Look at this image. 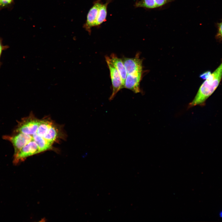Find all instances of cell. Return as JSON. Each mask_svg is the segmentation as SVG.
Segmentation results:
<instances>
[{
  "label": "cell",
  "mask_w": 222,
  "mask_h": 222,
  "mask_svg": "<svg viewBox=\"0 0 222 222\" xmlns=\"http://www.w3.org/2000/svg\"><path fill=\"white\" fill-rule=\"evenodd\" d=\"M222 77V62L200 86L195 97L189 104L188 108L197 105H204L206 100L212 94L218 86Z\"/></svg>",
  "instance_id": "1"
},
{
  "label": "cell",
  "mask_w": 222,
  "mask_h": 222,
  "mask_svg": "<svg viewBox=\"0 0 222 222\" xmlns=\"http://www.w3.org/2000/svg\"><path fill=\"white\" fill-rule=\"evenodd\" d=\"M40 120L32 113L23 118L19 121L14 130V133L20 132L31 135L37 130Z\"/></svg>",
  "instance_id": "2"
},
{
  "label": "cell",
  "mask_w": 222,
  "mask_h": 222,
  "mask_svg": "<svg viewBox=\"0 0 222 222\" xmlns=\"http://www.w3.org/2000/svg\"><path fill=\"white\" fill-rule=\"evenodd\" d=\"M106 61L109 67L112 85V92L109 100L113 99L117 92L123 88L121 77L116 68L109 60V57H105Z\"/></svg>",
  "instance_id": "3"
},
{
  "label": "cell",
  "mask_w": 222,
  "mask_h": 222,
  "mask_svg": "<svg viewBox=\"0 0 222 222\" xmlns=\"http://www.w3.org/2000/svg\"><path fill=\"white\" fill-rule=\"evenodd\" d=\"M3 138L10 141L14 149V154L32 140V137L30 135L18 132L15 133L11 136H4Z\"/></svg>",
  "instance_id": "4"
},
{
  "label": "cell",
  "mask_w": 222,
  "mask_h": 222,
  "mask_svg": "<svg viewBox=\"0 0 222 222\" xmlns=\"http://www.w3.org/2000/svg\"><path fill=\"white\" fill-rule=\"evenodd\" d=\"M40 152L35 142L31 141L21 149L15 154L14 155L13 162L17 164L20 162L24 160L27 157Z\"/></svg>",
  "instance_id": "5"
},
{
  "label": "cell",
  "mask_w": 222,
  "mask_h": 222,
  "mask_svg": "<svg viewBox=\"0 0 222 222\" xmlns=\"http://www.w3.org/2000/svg\"><path fill=\"white\" fill-rule=\"evenodd\" d=\"M122 60L127 74L135 75H142V61L138 56L131 58L124 57Z\"/></svg>",
  "instance_id": "6"
},
{
  "label": "cell",
  "mask_w": 222,
  "mask_h": 222,
  "mask_svg": "<svg viewBox=\"0 0 222 222\" xmlns=\"http://www.w3.org/2000/svg\"><path fill=\"white\" fill-rule=\"evenodd\" d=\"M141 77L142 75L127 74L123 88L130 89L135 93L140 92V83Z\"/></svg>",
  "instance_id": "7"
},
{
  "label": "cell",
  "mask_w": 222,
  "mask_h": 222,
  "mask_svg": "<svg viewBox=\"0 0 222 222\" xmlns=\"http://www.w3.org/2000/svg\"><path fill=\"white\" fill-rule=\"evenodd\" d=\"M101 4L99 2L96 3L89 10L86 22L84 27L88 31L93 26Z\"/></svg>",
  "instance_id": "8"
},
{
  "label": "cell",
  "mask_w": 222,
  "mask_h": 222,
  "mask_svg": "<svg viewBox=\"0 0 222 222\" xmlns=\"http://www.w3.org/2000/svg\"><path fill=\"white\" fill-rule=\"evenodd\" d=\"M109 58L110 62L116 68L119 73L122 79L123 88L127 73L122 60L118 58L114 54H111L110 57H109Z\"/></svg>",
  "instance_id": "9"
},
{
  "label": "cell",
  "mask_w": 222,
  "mask_h": 222,
  "mask_svg": "<svg viewBox=\"0 0 222 222\" xmlns=\"http://www.w3.org/2000/svg\"><path fill=\"white\" fill-rule=\"evenodd\" d=\"M107 3L101 4L100 8L97 16L93 26L101 24L105 20L107 13Z\"/></svg>",
  "instance_id": "10"
},
{
  "label": "cell",
  "mask_w": 222,
  "mask_h": 222,
  "mask_svg": "<svg viewBox=\"0 0 222 222\" xmlns=\"http://www.w3.org/2000/svg\"><path fill=\"white\" fill-rule=\"evenodd\" d=\"M135 6L136 7H143L148 9L157 8L155 0H141L136 2Z\"/></svg>",
  "instance_id": "11"
},
{
  "label": "cell",
  "mask_w": 222,
  "mask_h": 222,
  "mask_svg": "<svg viewBox=\"0 0 222 222\" xmlns=\"http://www.w3.org/2000/svg\"><path fill=\"white\" fill-rule=\"evenodd\" d=\"M14 0H0V10L10 7L14 3Z\"/></svg>",
  "instance_id": "12"
},
{
  "label": "cell",
  "mask_w": 222,
  "mask_h": 222,
  "mask_svg": "<svg viewBox=\"0 0 222 222\" xmlns=\"http://www.w3.org/2000/svg\"><path fill=\"white\" fill-rule=\"evenodd\" d=\"M156 8L162 7L163 6L172 2V0H155Z\"/></svg>",
  "instance_id": "13"
},
{
  "label": "cell",
  "mask_w": 222,
  "mask_h": 222,
  "mask_svg": "<svg viewBox=\"0 0 222 222\" xmlns=\"http://www.w3.org/2000/svg\"><path fill=\"white\" fill-rule=\"evenodd\" d=\"M2 39L0 37V68L1 65V63L0 61V59L2 51L8 49L9 47L7 45H3L2 42Z\"/></svg>",
  "instance_id": "14"
},
{
  "label": "cell",
  "mask_w": 222,
  "mask_h": 222,
  "mask_svg": "<svg viewBox=\"0 0 222 222\" xmlns=\"http://www.w3.org/2000/svg\"><path fill=\"white\" fill-rule=\"evenodd\" d=\"M217 37L219 38L222 39V22L219 25Z\"/></svg>",
  "instance_id": "15"
},
{
  "label": "cell",
  "mask_w": 222,
  "mask_h": 222,
  "mask_svg": "<svg viewBox=\"0 0 222 222\" xmlns=\"http://www.w3.org/2000/svg\"><path fill=\"white\" fill-rule=\"evenodd\" d=\"M211 74L210 71H208L201 74L200 76L203 79L206 80L209 77Z\"/></svg>",
  "instance_id": "16"
},
{
  "label": "cell",
  "mask_w": 222,
  "mask_h": 222,
  "mask_svg": "<svg viewBox=\"0 0 222 222\" xmlns=\"http://www.w3.org/2000/svg\"><path fill=\"white\" fill-rule=\"evenodd\" d=\"M219 216L220 217L222 218V210L220 212Z\"/></svg>",
  "instance_id": "17"
}]
</instances>
